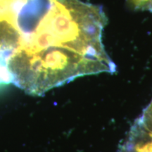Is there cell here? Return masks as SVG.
Here are the masks:
<instances>
[{"label": "cell", "mask_w": 152, "mask_h": 152, "mask_svg": "<svg viewBox=\"0 0 152 152\" xmlns=\"http://www.w3.org/2000/svg\"><path fill=\"white\" fill-rule=\"evenodd\" d=\"M101 7L83 0H0V64L40 96L82 76L112 73Z\"/></svg>", "instance_id": "obj_1"}, {"label": "cell", "mask_w": 152, "mask_h": 152, "mask_svg": "<svg viewBox=\"0 0 152 152\" xmlns=\"http://www.w3.org/2000/svg\"><path fill=\"white\" fill-rule=\"evenodd\" d=\"M128 2L134 9L149 10L152 7V0H128Z\"/></svg>", "instance_id": "obj_2"}]
</instances>
